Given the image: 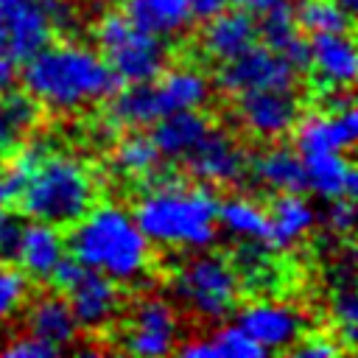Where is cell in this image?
<instances>
[{
  "label": "cell",
  "mask_w": 358,
  "mask_h": 358,
  "mask_svg": "<svg viewBox=\"0 0 358 358\" xmlns=\"http://www.w3.org/2000/svg\"><path fill=\"white\" fill-rule=\"evenodd\" d=\"M64 299L73 310L78 330H103L117 319V313L123 308L120 282H115L106 274L92 271L87 266L78 274V280L64 291Z\"/></svg>",
  "instance_id": "cell-13"
},
{
  "label": "cell",
  "mask_w": 358,
  "mask_h": 358,
  "mask_svg": "<svg viewBox=\"0 0 358 358\" xmlns=\"http://www.w3.org/2000/svg\"><path fill=\"white\" fill-rule=\"evenodd\" d=\"M173 352L185 355V358H260V355H266L238 324H224L210 338L176 344Z\"/></svg>",
  "instance_id": "cell-29"
},
{
  "label": "cell",
  "mask_w": 358,
  "mask_h": 358,
  "mask_svg": "<svg viewBox=\"0 0 358 358\" xmlns=\"http://www.w3.org/2000/svg\"><path fill=\"white\" fill-rule=\"evenodd\" d=\"M67 252L87 268L106 274L115 282H140L151 268V243L134 215L120 204H92L64 241Z\"/></svg>",
  "instance_id": "cell-3"
},
{
  "label": "cell",
  "mask_w": 358,
  "mask_h": 358,
  "mask_svg": "<svg viewBox=\"0 0 358 358\" xmlns=\"http://www.w3.org/2000/svg\"><path fill=\"white\" fill-rule=\"evenodd\" d=\"M64 255H67V243H64L62 229L53 227V224L31 218V224H22V229H20L11 263H17V268L28 280L48 282L50 271L56 268V263Z\"/></svg>",
  "instance_id": "cell-18"
},
{
  "label": "cell",
  "mask_w": 358,
  "mask_h": 358,
  "mask_svg": "<svg viewBox=\"0 0 358 358\" xmlns=\"http://www.w3.org/2000/svg\"><path fill=\"white\" fill-rule=\"evenodd\" d=\"M20 229H22V218L8 204H0V260L14 257Z\"/></svg>",
  "instance_id": "cell-36"
},
{
  "label": "cell",
  "mask_w": 358,
  "mask_h": 358,
  "mask_svg": "<svg viewBox=\"0 0 358 358\" xmlns=\"http://www.w3.org/2000/svg\"><path fill=\"white\" fill-rule=\"evenodd\" d=\"M241 277L229 257L199 249L193 257L182 263L173 280L176 299L207 322H224L235 313L241 299Z\"/></svg>",
  "instance_id": "cell-5"
},
{
  "label": "cell",
  "mask_w": 358,
  "mask_h": 358,
  "mask_svg": "<svg viewBox=\"0 0 358 358\" xmlns=\"http://www.w3.org/2000/svg\"><path fill=\"white\" fill-rule=\"evenodd\" d=\"M263 352H277V350H291L299 336L305 333V316L277 299H255L238 308V322H235Z\"/></svg>",
  "instance_id": "cell-12"
},
{
  "label": "cell",
  "mask_w": 358,
  "mask_h": 358,
  "mask_svg": "<svg viewBox=\"0 0 358 358\" xmlns=\"http://www.w3.org/2000/svg\"><path fill=\"white\" fill-rule=\"evenodd\" d=\"M17 62L6 53V50H0V92L3 90H8V87H14V81H17Z\"/></svg>",
  "instance_id": "cell-38"
},
{
  "label": "cell",
  "mask_w": 358,
  "mask_h": 358,
  "mask_svg": "<svg viewBox=\"0 0 358 358\" xmlns=\"http://www.w3.org/2000/svg\"><path fill=\"white\" fill-rule=\"evenodd\" d=\"M159 162H162V154L157 151L151 134H143L137 129L123 134L112 148V168L126 179L148 182L159 171Z\"/></svg>",
  "instance_id": "cell-28"
},
{
  "label": "cell",
  "mask_w": 358,
  "mask_h": 358,
  "mask_svg": "<svg viewBox=\"0 0 358 358\" xmlns=\"http://www.w3.org/2000/svg\"><path fill=\"white\" fill-rule=\"evenodd\" d=\"M182 162L187 165V171L196 182H201L207 187H229L246 176L249 151L235 134L213 126L204 134V140Z\"/></svg>",
  "instance_id": "cell-11"
},
{
  "label": "cell",
  "mask_w": 358,
  "mask_h": 358,
  "mask_svg": "<svg viewBox=\"0 0 358 358\" xmlns=\"http://www.w3.org/2000/svg\"><path fill=\"white\" fill-rule=\"evenodd\" d=\"M302 34H333L352 31V14H347L336 0H302L294 8Z\"/></svg>",
  "instance_id": "cell-31"
},
{
  "label": "cell",
  "mask_w": 358,
  "mask_h": 358,
  "mask_svg": "<svg viewBox=\"0 0 358 358\" xmlns=\"http://www.w3.org/2000/svg\"><path fill=\"white\" fill-rule=\"evenodd\" d=\"M218 87L229 95L249 92V90H291L296 84V67L280 56L277 50L266 48L263 42H255L243 53L218 62Z\"/></svg>",
  "instance_id": "cell-8"
},
{
  "label": "cell",
  "mask_w": 358,
  "mask_h": 358,
  "mask_svg": "<svg viewBox=\"0 0 358 358\" xmlns=\"http://www.w3.org/2000/svg\"><path fill=\"white\" fill-rule=\"evenodd\" d=\"M235 117L246 134L255 140H280L291 134L294 123L302 115V103L291 90H249L235 95Z\"/></svg>",
  "instance_id": "cell-10"
},
{
  "label": "cell",
  "mask_w": 358,
  "mask_h": 358,
  "mask_svg": "<svg viewBox=\"0 0 358 358\" xmlns=\"http://www.w3.org/2000/svg\"><path fill=\"white\" fill-rule=\"evenodd\" d=\"M0 352L8 355V358H53V355H59V350H56L53 344L42 341V338H36V336H31V333L14 338V341L6 344V347H0Z\"/></svg>",
  "instance_id": "cell-35"
},
{
  "label": "cell",
  "mask_w": 358,
  "mask_h": 358,
  "mask_svg": "<svg viewBox=\"0 0 358 358\" xmlns=\"http://www.w3.org/2000/svg\"><path fill=\"white\" fill-rule=\"evenodd\" d=\"M246 176L274 193H302L305 190V165L296 148L291 145H266L249 157Z\"/></svg>",
  "instance_id": "cell-22"
},
{
  "label": "cell",
  "mask_w": 358,
  "mask_h": 358,
  "mask_svg": "<svg viewBox=\"0 0 358 358\" xmlns=\"http://www.w3.org/2000/svg\"><path fill=\"white\" fill-rule=\"evenodd\" d=\"M0 50H6V36H3V25H0Z\"/></svg>",
  "instance_id": "cell-41"
},
{
  "label": "cell",
  "mask_w": 358,
  "mask_h": 358,
  "mask_svg": "<svg viewBox=\"0 0 358 358\" xmlns=\"http://www.w3.org/2000/svg\"><path fill=\"white\" fill-rule=\"evenodd\" d=\"M42 106L25 90H3L0 92V157L14 154L31 134L39 129Z\"/></svg>",
  "instance_id": "cell-25"
},
{
  "label": "cell",
  "mask_w": 358,
  "mask_h": 358,
  "mask_svg": "<svg viewBox=\"0 0 358 358\" xmlns=\"http://www.w3.org/2000/svg\"><path fill=\"white\" fill-rule=\"evenodd\" d=\"M268 213V246L271 249H291L305 241L316 227V210L302 193H277Z\"/></svg>",
  "instance_id": "cell-23"
},
{
  "label": "cell",
  "mask_w": 358,
  "mask_h": 358,
  "mask_svg": "<svg viewBox=\"0 0 358 358\" xmlns=\"http://www.w3.org/2000/svg\"><path fill=\"white\" fill-rule=\"evenodd\" d=\"M218 227L238 238V241H263L268 243V213L263 204H257L249 196H229L218 199V213H215Z\"/></svg>",
  "instance_id": "cell-27"
},
{
  "label": "cell",
  "mask_w": 358,
  "mask_h": 358,
  "mask_svg": "<svg viewBox=\"0 0 358 358\" xmlns=\"http://www.w3.org/2000/svg\"><path fill=\"white\" fill-rule=\"evenodd\" d=\"M322 224L330 235L336 238H350L352 235V227H355V207H352V199H330L324 215H322Z\"/></svg>",
  "instance_id": "cell-34"
},
{
  "label": "cell",
  "mask_w": 358,
  "mask_h": 358,
  "mask_svg": "<svg viewBox=\"0 0 358 358\" xmlns=\"http://www.w3.org/2000/svg\"><path fill=\"white\" fill-rule=\"evenodd\" d=\"M347 14H355V8H358V0H336Z\"/></svg>",
  "instance_id": "cell-40"
},
{
  "label": "cell",
  "mask_w": 358,
  "mask_h": 358,
  "mask_svg": "<svg viewBox=\"0 0 358 358\" xmlns=\"http://www.w3.org/2000/svg\"><path fill=\"white\" fill-rule=\"evenodd\" d=\"M257 42V20L252 11L246 8H221L213 17L204 20L199 45L204 50L207 59L213 62H227L238 53H243L246 48H252Z\"/></svg>",
  "instance_id": "cell-16"
},
{
  "label": "cell",
  "mask_w": 358,
  "mask_h": 358,
  "mask_svg": "<svg viewBox=\"0 0 358 358\" xmlns=\"http://www.w3.org/2000/svg\"><path fill=\"white\" fill-rule=\"evenodd\" d=\"M210 92H213L210 78L196 67H171L148 81V98H151L157 120L179 109L204 106L210 101Z\"/></svg>",
  "instance_id": "cell-17"
},
{
  "label": "cell",
  "mask_w": 358,
  "mask_h": 358,
  "mask_svg": "<svg viewBox=\"0 0 358 358\" xmlns=\"http://www.w3.org/2000/svg\"><path fill=\"white\" fill-rule=\"evenodd\" d=\"M137 28L154 36H176L190 28L193 14L187 0H123L120 8Z\"/></svg>",
  "instance_id": "cell-26"
},
{
  "label": "cell",
  "mask_w": 358,
  "mask_h": 358,
  "mask_svg": "<svg viewBox=\"0 0 358 358\" xmlns=\"http://www.w3.org/2000/svg\"><path fill=\"white\" fill-rule=\"evenodd\" d=\"M95 39L120 84L151 81L168 67L165 39L137 28L123 11H106L95 25Z\"/></svg>",
  "instance_id": "cell-6"
},
{
  "label": "cell",
  "mask_w": 358,
  "mask_h": 358,
  "mask_svg": "<svg viewBox=\"0 0 358 358\" xmlns=\"http://www.w3.org/2000/svg\"><path fill=\"white\" fill-rule=\"evenodd\" d=\"M257 42L285 56L296 70L308 67V39L296 25L291 3L274 0L271 6L257 11Z\"/></svg>",
  "instance_id": "cell-19"
},
{
  "label": "cell",
  "mask_w": 358,
  "mask_h": 358,
  "mask_svg": "<svg viewBox=\"0 0 358 358\" xmlns=\"http://www.w3.org/2000/svg\"><path fill=\"white\" fill-rule=\"evenodd\" d=\"M218 196L201 182H182L176 176L148 179L131 215L148 243L162 249L199 252L210 249L218 235Z\"/></svg>",
  "instance_id": "cell-2"
},
{
  "label": "cell",
  "mask_w": 358,
  "mask_h": 358,
  "mask_svg": "<svg viewBox=\"0 0 358 358\" xmlns=\"http://www.w3.org/2000/svg\"><path fill=\"white\" fill-rule=\"evenodd\" d=\"M31 280L11 266V260H0V322L11 319L28 299Z\"/></svg>",
  "instance_id": "cell-32"
},
{
  "label": "cell",
  "mask_w": 358,
  "mask_h": 358,
  "mask_svg": "<svg viewBox=\"0 0 358 358\" xmlns=\"http://www.w3.org/2000/svg\"><path fill=\"white\" fill-rule=\"evenodd\" d=\"M22 87L45 109L76 112L106 101L120 81L101 53L62 39L48 42L22 62Z\"/></svg>",
  "instance_id": "cell-1"
},
{
  "label": "cell",
  "mask_w": 358,
  "mask_h": 358,
  "mask_svg": "<svg viewBox=\"0 0 358 358\" xmlns=\"http://www.w3.org/2000/svg\"><path fill=\"white\" fill-rule=\"evenodd\" d=\"M0 25L6 53L14 62H25L45 48L53 34L70 31L76 14L67 0H0Z\"/></svg>",
  "instance_id": "cell-7"
},
{
  "label": "cell",
  "mask_w": 358,
  "mask_h": 358,
  "mask_svg": "<svg viewBox=\"0 0 358 358\" xmlns=\"http://www.w3.org/2000/svg\"><path fill=\"white\" fill-rule=\"evenodd\" d=\"M333 319L338 327V341L347 352L355 350V333H358V299H355V282H352V257L347 255L341 266V280L333 294Z\"/></svg>",
  "instance_id": "cell-30"
},
{
  "label": "cell",
  "mask_w": 358,
  "mask_h": 358,
  "mask_svg": "<svg viewBox=\"0 0 358 358\" xmlns=\"http://www.w3.org/2000/svg\"><path fill=\"white\" fill-rule=\"evenodd\" d=\"M294 148L299 154L316 151H352L358 137V112L355 103L341 109H316L299 115L294 123Z\"/></svg>",
  "instance_id": "cell-14"
},
{
  "label": "cell",
  "mask_w": 358,
  "mask_h": 358,
  "mask_svg": "<svg viewBox=\"0 0 358 358\" xmlns=\"http://www.w3.org/2000/svg\"><path fill=\"white\" fill-rule=\"evenodd\" d=\"M322 90H350L358 73L355 42L350 31L310 34L308 39V67Z\"/></svg>",
  "instance_id": "cell-15"
},
{
  "label": "cell",
  "mask_w": 358,
  "mask_h": 358,
  "mask_svg": "<svg viewBox=\"0 0 358 358\" xmlns=\"http://www.w3.org/2000/svg\"><path fill=\"white\" fill-rule=\"evenodd\" d=\"M179 344V313L162 296H143L129 313L120 347L140 358H159Z\"/></svg>",
  "instance_id": "cell-9"
},
{
  "label": "cell",
  "mask_w": 358,
  "mask_h": 358,
  "mask_svg": "<svg viewBox=\"0 0 358 358\" xmlns=\"http://www.w3.org/2000/svg\"><path fill=\"white\" fill-rule=\"evenodd\" d=\"M229 6H238V8H246V11H252V14H257V11H263L266 6H271L274 0H227Z\"/></svg>",
  "instance_id": "cell-39"
},
{
  "label": "cell",
  "mask_w": 358,
  "mask_h": 358,
  "mask_svg": "<svg viewBox=\"0 0 358 358\" xmlns=\"http://www.w3.org/2000/svg\"><path fill=\"white\" fill-rule=\"evenodd\" d=\"M151 140L165 159H185L213 129V117L199 109H179L151 123Z\"/></svg>",
  "instance_id": "cell-21"
},
{
  "label": "cell",
  "mask_w": 358,
  "mask_h": 358,
  "mask_svg": "<svg viewBox=\"0 0 358 358\" xmlns=\"http://www.w3.org/2000/svg\"><path fill=\"white\" fill-rule=\"evenodd\" d=\"M305 165V190H313L319 199H352L358 187L355 165L344 151H316L299 154Z\"/></svg>",
  "instance_id": "cell-20"
},
{
  "label": "cell",
  "mask_w": 358,
  "mask_h": 358,
  "mask_svg": "<svg viewBox=\"0 0 358 358\" xmlns=\"http://www.w3.org/2000/svg\"><path fill=\"white\" fill-rule=\"evenodd\" d=\"M28 333L53 344L59 352L70 347L78 338V324L73 319V310L64 299V294H42L31 302L25 316Z\"/></svg>",
  "instance_id": "cell-24"
},
{
  "label": "cell",
  "mask_w": 358,
  "mask_h": 358,
  "mask_svg": "<svg viewBox=\"0 0 358 358\" xmlns=\"http://www.w3.org/2000/svg\"><path fill=\"white\" fill-rule=\"evenodd\" d=\"M98 201V179L81 157L67 151H45L28 171L25 187L17 199L22 215L34 221L70 229Z\"/></svg>",
  "instance_id": "cell-4"
},
{
  "label": "cell",
  "mask_w": 358,
  "mask_h": 358,
  "mask_svg": "<svg viewBox=\"0 0 358 358\" xmlns=\"http://www.w3.org/2000/svg\"><path fill=\"white\" fill-rule=\"evenodd\" d=\"M187 3H190V14H193V20H201V22L227 6V0H187Z\"/></svg>",
  "instance_id": "cell-37"
},
{
  "label": "cell",
  "mask_w": 358,
  "mask_h": 358,
  "mask_svg": "<svg viewBox=\"0 0 358 358\" xmlns=\"http://www.w3.org/2000/svg\"><path fill=\"white\" fill-rule=\"evenodd\" d=\"M344 344L333 336H324V333H302L299 341L291 347V355H299V358H336V355H344Z\"/></svg>",
  "instance_id": "cell-33"
}]
</instances>
